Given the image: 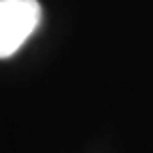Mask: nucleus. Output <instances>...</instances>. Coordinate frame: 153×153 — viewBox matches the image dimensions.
Wrapping results in <instances>:
<instances>
[{"mask_svg": "<svg viewBox=\"0 0 153 153\" xmlns=\"http://www.w3.org/2000/svg\"><path fill=\"white\" fill-rule=\"evenodd\" d=\"M41 17L38 0H0V60L19 51L38 28Z\"/></svg>", "mask_w": 153, "mask_h": 153, "instance_id": "1", "label": "nucleus"}]
</instances>
